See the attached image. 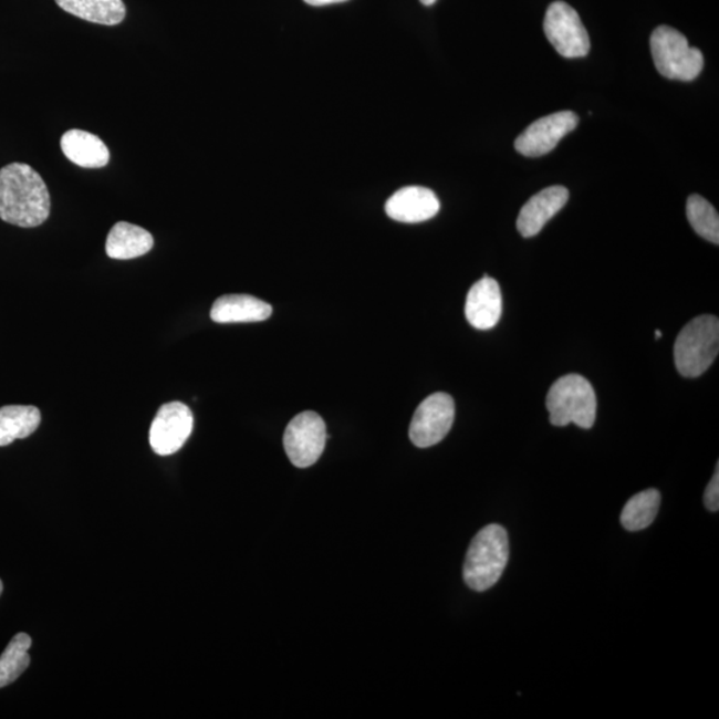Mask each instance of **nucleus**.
I'll return each mask as SVG.
<instances>
[{
	"label": "nucleus",
	"instance_id": "f257e3e1",
	"mask_svg": "<svg viewBox=\"0 0 719 719\" xmlns=\"http://www.w3.org/2000/svg\"><path fill=\"white\" fill-rule=\"evenodd\" d=\"M50 192L42 176L23 163L0 169V219L22 228L42 226L49 219Z\"/></svg>",
	"mask_w": 719,
	"mask_h": 719
},
{
	"label": "nucleus",
	"instance_id": "f03ea898",
	"mask_svg": "<svg viewBox=\"0 0 719 719\" xmlns=\"http://www.w3.org/2000/svg\"><path fill=\"white\" fill-rule=\"evenodd\" d=\"M509 560L506 529L490 524L475 535L463 564V581L476 592H486L499 583Z\"/></svg>",
	"mask_w": 719,
	"mask_h": 719
},
{
	"label": "nucleus",
	"instance_id": "7ed1b4c3",
	"mask_svg": "<svg viewBox=\"0 0 719 719\" xmlns=\"http://www.w3.org/2000/svg\"><path fill=\"white\" fill-rule=\"evenodd\" d=\"M546 408L554 427L575 424L591 429L597 416L596 392L583 376H562L548 392Z\"/></svg>",
	"mask_w": 719,
	"mask_h": 719
},
{
	"label": "nucleus",
	"instance_id": "20e7f679",
	"mask_svg": "<svg viewBox=\"0 0 719 719\" xmlns=\"http://www.w3.org/2000/svg\"><path fill=\"white\" fill-rule=\"evenodd\" d=\"M719 351V320L712 315L692 319L676 340L675 363L679 375L695 378L715 363Z\"/></svg>",
	"mask_w": 719,
	"mask_h": 719
},
{
	"label": "nucleus",
	"instance_id": "39448f33",
	"mask_svg": "<svg viewBox=\"0 0 719 719\" xmlns=\"http://www.w3.org/2000/svg\"><path fill=\"white\" fill-rule=\"evenodd\" d=\"M650 50L657 71L668 80L691 82L704 70L702 52L690 48L688 39L669 25L653 31Z\"/></svg>",
	"mask_w": 719,
	"mask_h": 719
},
{
	"label": "nucleus",
	"instance_id": "423d86ee",
	"mask_svg": "<svg viewBox=\"0 0 719 719\" xmlns=\"http://www.w3.org/2000/svg\"><path fill=\"white\" fill-rule=\"evenodd\" d=\"M544 31L561 56L584 58L590 54L591 39L579 12L565 2H554L546 10Z\"/></svg>",
	"mask_w": 719,
	"mask_h": 719
},
{
	"label": "nucleus",
	"instance_id": "0eeeda50",
	"mask_svg": "<svg viewBox=\"0 0 719 719\" xmlns=\"http://www.w3.org/2000/svg\"><path fill=\"white\" fill-rule=\"evenodd\" d=\"M326 439L325 423L316 411H303L288 424L284 449L288 459L298 468H310L322 457Z\"/></svg>",
	"mask_w": 719,
	"mask_h": 719
},
{
	"label": "nucleus",
	"instance_id": "6e6552de",
	"mask_svg": "<svg viewBox=\"0 0 719 719\" xmlns=\"http://www.w3.org/2000/svg\"><path fill=\"white\" fill-rule=\"evenodd\" d=\"M455 402L447 394L430 395L418 405L409 427V439L417 448L436 446L449 434L455 421Z\"/></svg>",
	"mask_w": 719,
	"mask_h": 719
},
{
	"label": "nucleus",
	"instance_id": "1a4fd4ad",
	"mask_svg": "<svg viewBox=\"0 0 719 719\" xmlns=\"http://www.w3.org/2000/svg\"><path fill=\"white\" fill-rule=\"evenodd\" d=\"M192 429V410L180 402L168 403L163 405L154 418L149 429V444L156 455L171 456L185 446Z\"/></svg>",
	"mask_w": 719,
	"mask_h": 719
},
{
	"label": "nucleus",
	"instance_id": "9d476101",
	"mask_svg": "<svg viewBox=\"0 0 719 719\" xmlns=\"http://www.w3.org/2000/svg\"><path fill=\"white\" fill-rule=\"evenodd\" d=\"M579 116L572 111H560L541 117L529 126L514 142V147L528 158H539L551 152L561 139L577 127Z\"/></svg>",
	"mask_w": 719,
	"mask_h": 719
},
{
	"label": "nucleus",
	"instance_id": "9b49d317",
	"mask_svg": "<svg viewBox=\"0 0 719 719\" xmlns=\"http://www.w3.org/2000/svg\"><path fill=\"white\" fill-rule=\"evenodd\" d=\"M440 211V200L436 194L425 187H404L390 196L385 205V212L392 220L400 223H423L435 218Z\"/></svg>",
	"mask_w": 719,
	"mask_h": 719
},
{
	"label": "nucleus",
	"instance_id": "f8f14e48",
	"mask_svg": "<svg viewBox=\"0 0 719 719\" xmlns=\"http://www.w3.org/2000/svg\"><path fill=\"white\" fill-rule=\"evenodd\" d=\"M569 191L562 186L548 187L532 196L519 215L518 230L521 237L533 238L539 235L548 221L565 207Z\"/></svg>",
	"mask_w": 719,
	"mask_h": 719
},
{
	"label": "nucleus",
	"instance_id": "ddd939ff",
	"mask_svg": "<svg viewBox=\"0 0 719 719\" xmlns=\"http://www.w3.org/2000/svg\"><path fill=\"white\" fill-rule=\"evenodd\" d=\"M502 296L499 283L483 277L470 288L466 303L468 323L476 330H492L500 322Z\"/></svg>",
	"mask_w": 719,
	"mask_h": 719
},
{
	"label": "nucleus",
	"instance_id": "4468645a",
	"mask_svg": "<svg viewBox=\"0 0 719 719\" xmlns=\"http://www.w3.org/2000/svg\"><path fill=\"white\" fill-rule=\"evenodd\" d=\"M272 306L250 295H225L216 300L211 319L219 324L259 323L270 319Z\"/></svg>",
	"mask_w": 719,
	"mask_h": 719
},
{
	"label": "nucleus",
	"instance_id": "2eb2a0df",
	"mask_svg": "<svg viewBox=\"0 0 719 719\" xmlns=\"http://www.w3.org/2000/svg\"><path fill=\"white\" fill-rule=\"evenodd\" d=\"M65 158L82 168H102L110 161V152L101 137L82 129H70L62 136Z\"/></svg>",
	"mask_w": 719,
	"mask_h": 719
},
{
	"label": "nucleus",
	"instance_id": "dca6fc26",
	"mask_svg": "<svg viewBox=\"0 0 719 719\" xmlns=\"http://www.w3.org/2000/svg\"><path fill=\"white\" fill-rule=\"evenodd\" d=\"M154 238L144 228L119 221L108 233L106 252L111 259L131 260L153 250Z\"/></svg>",
	"mask_w": 719,
	"mask_h": 719
},
{
	"label": "nucleus",
	"instance_id": "f3484780",
	"mask_svg": "<svg viewBox=\"0 0 719 719\" xmlns=\"http://www.w3.org/2000/svg\"><path fill=\"white\" fill-rule=\"evenodd\" d=\"M41 410L32 405H8L0 408V447L28 439L41 425Z\"/></svg>",
	"mask_w": 719,
	"mask_h": 719
},
{
	"label": "nucleus",
	"instance_id": "a211bd4d",
	"mask_svg": "<svg viewBox=\"0 0 719 719\" xmlns=\"http://www.w3.org/2000/svg\"><path fill=\"white\" fill-rule=\"evenodd\" d=\"M59 8L84 21L116 25L126 18L123 0H55Z\"/></svg>",
	"mask_w": 719,
	"mask_h": 719
},
{
	"label": "nucleus",
	"instance_id": "6ab92c4d",
	"mask_svg": "<svg viewBox=\"0 0 719 719\" xmlns=\"http://www.w3.org/2000/svg\"><path fill=\"white\" fill-rule=\"evenodd\" d=\"M659 506H661V494L658 490L646 489L626 502L621 513V524L629 532L644 531L656 520Z\"/></svg>",
	"mask_w": 719,
	"mask_h": 719
},
{
	"label": "nucleus",
	"instance_id": "aec40b11",
	"mask_svg": "<svg viewBox=\"0 0 719 719\" xmlns=\"http://www.w3.org/2000/svg\"><path fill=\"white\" fill-rule=\"evenodd\" d=\"M31 645L32 639L29 634L19 633L6 647L3 655L0 656V689L15 682L29 668Z\"/></svg>",
	"mask_w": 719,
	"mask_h": 719
},
{
	"label": "nucleus",
	"instance_id": "412c9836",
	"mask_svg": "<svg viewBox=\"0 0 719 719\" xmlns=\"http://www.w3.org/2000/svg\"><path fill=\"white\" fill-rule=\"evenodd\" d=\"M686 215L692 230L699 237L710 241V243L719 244V218L716 208L710 202L699 195H691L686 205Z\"/></svg>",
	"mask_w": 719,
	"mask_h": 719
},
{
	"label": "nucleus",
	"instance_id": "4be33fe9",
	"mask_svg": "<svg viewBox=\"0 0 719 719\" xmlns=\"http://www.w3.org/2000/svg\"><path fill=\"white\" fill-rule=\"evenodd\" d=\"M706 508L711 512H718L719 509V466L717 463L716 473L709 482L704 496Z\"/></svg>",
	"mask_w": 719,
	"mask_h": 719
},
{
	"label": "nucleus",
	"instance_id": "5701e85b",
	"mask_svg": "<svg viewBox=\"0 0 719 719\" xmlns=\"http://www.w3.org/2000/svg\"><path fill=\"white\" fill-rule=\"evenodd\" d=\"M304 2L310 6H329V4L348 2V0H304Z\"/></svg>",
	"mask_w": 719,
	"mask_h": 719
},
{
	"label": "nucleus",
	"instance_id": "b1692460",
	"mask_svg": "<svg viewBox=\"0 0 719 719\" xmlns=\"http://www.w3.org/2000/svg\"><path fill=\"white\" fill-rule=\"evenodd\" d=\"M420 2L424 6H431V4H434L436 2V0H420Z\"/></svg>",
	"mask_w": 719,
	"mask_h": 719
},
{
	"label": "nucleus",
	"instance_id": "393cba45",
	"mask_svg": "<svg viewBox=\"0 0 719 719\" xmlns=\"http://www.w3.org/2000/svg\"><path fill=\"white\" fill-rule=\"evenodd\" d=\"M656 336H657V338L663 337V332L661 331H656Z\"/></svg>",
	"mask_w": 719,
	"mask_h": 719
},
{
	"label": "nucleus",
	"instance_id": "a878e982",
	"mask_svg": "<svg viewBox=\"0 0 719 719\" xmlns=\"http://www.w3.org/2000/svg\"><path fill=\"white\" fill-rule=\"evenodd\" d=\"M2 592H3V583L2 580H0V594H2Z\"/></svg>",
	"mask_w": 719,
	"mask_h": 719
}]
</instances>
